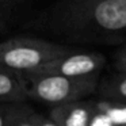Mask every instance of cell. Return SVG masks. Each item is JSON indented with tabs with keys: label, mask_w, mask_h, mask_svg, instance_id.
Listing matches in <instances>:
<instances>
[{
	"label": "cell",
	"mask_w": 126,
	"mask_h": 126,
	"mask_svg": "<svg viewBox=\"0 0 126 126\" xmlns=\"http://www.w3.org/2000/svg\"><path fill=\"white\" fill-rule=\"evenodd\" d=\"M35 18L42 33L64 44L114 45L126 37V0H56Z\"/></svg>",
	"instance_id": "6da1fadb"
},
{
	"label": "cell",
	"mask_w": 126,
	"mask_h": 126,
	"mask_svg": "<svg viewBox=\"0 0 126 126\" xmlns=\"http://www.w3.org/2000/svg\"><path fill=\"white\" fill-rule=\"evenodd\" d=\"M23 76L27 83V98L46 106L84 99L95 94L99 85V73L87 76L33 73Z\"/></svg>",
	"instance_id": "7a4b0ae2"
},
{
	"label": "cell",
	"mask_w": 126,
	"mask_h": 126,
	"mask_svg": "<svg viewBox=\"0 0 126 126\" xmlns=\"http://www.w3.org/2000/svg\"><path fill=\"white\" fill-rule=\"evenodd\" d=\"M69 49L72 46L68 44L15 37L0 42V64L22 75H33Z\"/></svg>",
	"instance_id": "3957f363"
},
{
	"label": "cell",
	"mask_w": 126,
	"mask_h": 126,
	"mask_svg": "<svg viewBox=\"0 0 126 126\" xmlns=\"http://www.w3.org/2000/svg\"><path fill=\"white\" fill-rule=\"evenodd\" d=\"M106 57L102 53L84 52L72 47L68 52L57 56L37 73H54L64 76H87L100 73L106 65Z\"/></svg>",
	"instance_id": "277c9868"
},
{
	"label": "cell",
	"mask_w": 126,
	"mask_h": 126,
	"mask_svg": "<svg viewBox=\"0 0 126 126\" xmlns=\"http://www.w3.org/2000/svg\"><path fill=\"white\" fill-rule=\"evenodd\" d=\"M0 126H56L47 115L35 111L26 100L0 102Z\"/></svg>",
	"instance_id": "5b68a950"
},
{
	"label": "cell",
	"mask_w": 126,
	"mask_h": 126,
	"mask_svg": "<svg viewBox=\"0 0 126 126\" xmlns=\"http://www.w3.org/2000/svg\"><path fill=\"white\" fill-rule=\"evenodd\" d=\"M94 112V100L77 99L50 106L47 117L56 126H88Z\"/></svg>",
	"instance_id": "8992f818"
},
{
	"label": "cell",
	"mask_w": 126,
	"mask_h": 126,
	"mask_svg": "<svg viewBox=\"0 0 126 126\" xmlns=\"http://www.w3.org/2000/svg\"><path fill=\"white\" fill-rule=\"evenodd\" d=\"M88 126H126V102L110 98L94 100Z\"/></svg>",
	"instance_id": "52a82bcc"
},
{
	"label": "cell",
	"mask_w": 126,
	"mask_h": 126,
	"mask_svg": "<svg viewBox=\"0 0 126 126\" xmlns=\"http://www.w3.org/2000/svg\"><path fill=\"white\" fill-rule=\"evenodd\" d=\"M27 83L22 73L0 64V102L26 100Z\"/></svg>",
	"instance_id": "ba28073f"
},
{
	"label": "cell",
	"mask_w": 126,
	"mask_h": 126,
	"mask_svg": "<svg viewBox=\"0 0 126 126\" xmlns=\"http://www.w3.org/2000/svg\"><path fill=\"white\" fill-rule=\"evenodd\" d=\"M99 92L103 98L126 102V71H118L117 75L102 83L99 87Z\"/></svg>",
	"instance_id": "9c48e42d"
},
{
	"label": "cell",
	"mask_w": 126,
	"mask_h": 126,
	"mask_svg": "<svg viewBox=\"0 0 126 126\" xmlns=\"http://www.w3.org/2000/svg\"><path fill=\"white\" fill-rule=\"evenodd\" d=\"M115 68L117 71H126V45L115 56Z\"/></svg>",
	"instance_id": "30bf717a"
},
{
	"label": "cell",
	"mask_w": 126,
	"mask_h": 126,
	"mask_svg": "<svg viewBox=\"0 0 126 126\" xmlns=\"http://www.w3.org/2000/svg\"><path fill=\"white\" fill-rule=\"evenodd\" d=\"M4 1H26V0H4Z\"/></svg>",
	"instance_id": "8fae6325"
}]
</instances>
